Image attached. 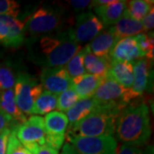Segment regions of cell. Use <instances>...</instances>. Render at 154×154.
<instances>
[{"label": "cell", "instance_id": "cell-8", "mask_svg": "<svg viewBox=\"0 0 154 154\" xmlns=\"http://www.w3.org/2000/svg\"><path fill=\"white\" fill-rule=\"evenodd\" d=\"M105 28L104 24L94 12L87 11L77 16L69 30L74 40L81 45L91 42Z\"/></svg>", "mask_w": 154, "mask_h": 154}, {"label": "cell", "instance_id": "cell-12", "mask_svg": "<svg viewBox=\"0 0 154 154\" xmlns=\"http://www.w3.org/2000/svg\"><path fill=\"white\" fill-rule=\"evenodd\" d=\"M133 66L134 82L131 89L140 96H142L145 92H152L153 82L152 61L144 57L134 63Z\"/></svg>", "mask_w": 154, "mask_h": 154}, {"label": "cell", "instance_id": "cell-7", "mask_svg": "<svg viewBox=\"0 0 154 154\" xmlns=\"http://www.w3.org/2000/svg\"><path fill=\"white\" fill-rule=\"evenodd\" d=\"M14 131L18 140L32 154L38 146L45 145L44 118L39 116H31Z\"/></svg>", "mask_w": 154, "mask_h": 154}, {"label": "cell", "instance_id": "cell-30", "mask_svg": "<svg viewBox=\"0 0 154 154\" xmlns=\"http://www.w3.org/2000/svg\"><path fill=\"white\" fill-rule=\"evenodd\" d=\"M6 154H32L28 149L22 145L16 136L14 129L11 130L8 146H7V152Z\"/></svg>", "mask_w": 154, "mask_h": 154}, {"label": "cell", "instance_id": "cell-21", "mask_svg": "<svg viewBox=\"0 0 154 154\" xmlns=\"http://www.w3.org/2000/svg\"><path fill=\"white\" fill-rule=\"evenodd\" d=\"M0 110L5 112L6 115L11 116L13 121L18 125L22 124L28 119L27 116L23 114L17 105L15 99L14 89H10L0 93Z\"/></svg>", "mask_w": 154, "mask_h": 154}, {"label": "cell", "instance_id": "cell-3", "mask_svg": "<svg viewBox=\"0 0 154 154\" xmlns=\"http://www.w3.org/2000/svg\"><path fill=\"white\" fill-rule=\"evenodd\" d=\"M122 110L110 106H102L93 111L75 125L69 127L66 136L100 137L114 136L116 121Z\"/></svg>", "mask_w": 154, "mask_h": 154}, {"label": "cell", "instance_id": "cell-35", "mask_svg": "<svg viewBox=\"0 0 154 154\" xmlns=\"http://www.w3.org/2000/svg\"><path fill=\"white\" fill-rule=\"evenodd\" d=\"M12 128H6L0 133V154H6L8 140Z\"/></svg>", "mask_w": 154, "mask_h": 154}, {"label": "cell", "instance_id": "cell-4", "mask_svg": "<svg viewBox=\"0 0 154 154\" xmlns=\"http://www.w3.org/2000/svg\"><path fill=\"white\" fill-rule=\"evenodd\" d=\"M69 17L66 10L55 5H44L28 17L25 23V33L31 38L57 33L65 30Z\"/></svg>", "mask_w": 154, "mask_h": 154}, {"label": "cell", "instance_id": "cell-14", "mask_svg": "<svg viewBox=\"0 0 154 154\" xmlns=\"http://www.w3.org/2000/svg\"><path fill=\"white\" fill-rule=\"evenodd\" d=\"M126 3L127 1L122 0H111L107 5L93 8L94 13L104 24L105 28H109L123 17Z\"/></svg>", "mask_w": 154, "mask_h": 154}, {"label": "cell", "instance_id": "cell-37", "mask_svg": "<svg viewBox=\"0 0 154 154\" xmlns=\"http://www.w3.org/2000/svg\"><path fill=\"white\" fill-rule=\"evenodd\" d=\"M8 33H9L8 27L0 20V43H2L4 45L5 44Z\"/></svg>", "mask_w": 154, "mask_h": 154}, {"label": "cell", "instance_id": "cell-27", "mask_svg": "<svg viewBox=\"0 0 154 154\" xmlns=\"http://www.w3.org/2000/svg\"><path fill=\"white\" fill-rule=\"evenodd\" d=\"M140 51L145 55V58L153 61L154 57V38L153 33L149 32V33H140L134 37Z\"/></svg>", "mask_w": 154, "mask_h": 154}, {"label": "cell", "instance_id": "cell-2", "mask_svg": "<svg viewBox=\"0 0 154 154\" xmlns=\"http://www.w3.org/2000/svg\"><path fill=\"white\" fill-rule=\"evenodd\" d=\"M114 134L124 145L144 146L148 143L152 128L147 105L138 99L125 106L116 118Z\"/></svg>", "mask_w": 154, "mask_h": 154}, {"label": "cell", "instance_id": "cell-25", "mask_svg": "<svg viewBox=\"0 0 154 154\" xmlns=\"http://www.w3.org/2000/svg\"><path fill=\"white\" fill-rule=\"evenodd\" d=\"M18 74L19 72L11 62L0 63V93L14 88Z\"/></svg>", "mask_w": 154, "mask_h": 154}, {"label": "cell", "instance_id": "cell-23", "mask_svg": "<svg viewBox=\"0 0 154 154\" xmlns=\"http://www.w3.org/2000/svg\"><path fill=\"white\" fill-rule=\"evenodd\" d=\"M57 96L44 90L33 105L32 115L39 116L47 115L57 109Z\"/></svg>", "mask_w": 154, "mask_h": 154}, {"label": "cell", "instance_id": "cell-17", "mask_svg": "<svg viewBox=\"0 0 154 154\" xmlns=\"http://www.w3.org/2000/svg\"><path fill=\"white\" fill-rule=\"evenodd\" d=\"M0 20L5 24L9 29L8 37L5 45L11 48H18L25 42V23L19 18L0 17Z\"/></svg>", "mask_w": 154, "mask_h": 154}, {"label": "cell", "instance_id": "cell-28", "mask_svg": "<svg viewBox=\"0 0 154 154\" xmlns=\"http://www.w3.org/2000/svg\"><path fill=\"white\" fill-rule=\"evenodd\" d=\"M79 97L72 88H69L57 96V109L60 112H66L79 100Z\"/></svg>", "mask_w": 154, "mask_h": 154}, {"label": "cell", "instance_id": "cell-38", "mask_svg": "<svg viewBox=\"0 0 154 154\" xmlns=\"http://www.w3.org/2000/svg\"><path fill=\"white\" fill-rule=\"evenodd\" d=\"M61 154H79V152L75 149V147L71 144L67 142V143L63 144V146H62Z\"/></svg>", "mask_w": 154, "mask_h": 154}, {"label": "cell", "instance_id": "cell-32", "mask_svg": "<svg viewBox=\"0 0 154 154\" xmlns=\"http://www.w3.org/2000/svg\"><path fill=\"white\" fill-rule=\"evenodd\" d=\"M69 5L71 6L73 11L75 12H80L82 13L87 11L86 10L89 11V9L92 8V1H88V0H72V1H69L68 2Z\"/></svg>", "mask_w": 154, "mask_h": 154}, {"label": "cell", "instance_id": "cell-29", "mask_svg": "<svg viewBox=\"0 0 154 154\" xmlns=\"http://www.w3.org/2000/svg\"><path fill=\"white\" fill-rule=\"evenodd\" d=\"M21 11L20 4L14 0H0V17L17 18Z\"/></svg>", "mask_w": 154, "mask_h": 154}, {"label": "cell", "instance_id": "cell-22", "mask_svg": "<svg viewBox=\"0 0 154 154\" xmlns=\"http://www.w3.org/2000/svg\"><path fill=\"white\" fill-rule=\"evenodd\" d=\"M110 63V58L97 57L92 54L88 50L84 58V68L86 74L105 77L107 75Z\"/></svg>", "mask_w": 154, "mask_h": 154}, {"label": "cell", "instance_id": "cell-16", "mask_svg": "<svg viewBox=\"0 0 154 154\" xmlns=\"http://www.w3.org/2000/svg\"><path fill=\"white\" fill-rule=\"evenodd\" d=\"M103 79L104 77L84 74L71 79V88L80 99L92 98Z\"/></svg>", "mask_w": 154, "mask_h": 154}, {"label": "cell", "instance_id": "cell-20", "mask_svg": "<svg viewBox=\"0 0 154 154\" xmlns=\"http://www.w3.org/2000/svg\"><path fill=\"white\" fill-rule=\"evenodd\" d=\"M110 29L118 40L128 37H135L143 32L140 21L134 20L124 15L118 22L110 27Z\"/></svg>", "mask_w": 154, "mask_h": 154}, {"label": "cell", "instance_id": "cell-6", "mask_svg": "<svg viewBox=\"0 0 154 154\" xmlns=\"http://www.w3.org/2000/svg\"><path fill=\"white\" fill-rule=\"evenodd\" d=\"M15 99L24 115H32L33 105L44 89L40 82L26 72H19L14 87Z\"/></svg>", "mask_w": 154, "mask_h": 154}, {"label": "cell", "instance_id": "cell-36", "mask_svg": "<svg viewBox=\"0 0 154 154\" xmlns=\"http://www.w3.org/2000/svg\"><path fill=\"white\" fill-rule=\"evenodd\" d=\"M33 154H59V152L46 145H44V146H38V148L33 152Z\"/></svg>", "mask_w": 154, "mask_h": 154}, {"label": "cell", "instance_id": "cell-1", "mask_svg": "<svg viewBox=\"0 0 154 154\" xmlns=\"http://www.w3.org/2000/svg\"><path fill=\"white\" fill-rule=\"evenodd\" d=\"M26 43L29 59L43 69L65 66L82 48L74 40L69 28L59 33L32 37Z\"/></svg>", "mask_w": 154, "mask_h": 154}, {"label": "cell", "instance_id": "cell-31", "mask_svg": "<svg viewBox=\"0 0 154 154\" xmlns=\"http://www.w3.org/2000/svg\"><path fill=\"white\" fill-rule=\"evenodd\" d=\"M116 154H154V148L151 145L144 146H134L122 144L117 149Z\"/></svg>", "mask_w": 154, "mask_h": 154}, {"label": "cell", "instance_id": "cell-13", "mask_svg": "<svg viewBox=\"0 0 154 154\" xmlns=\"http://www.w3.org/2000/svg\"><path fill=\"white\" fill-rule=\"evenodd\" d=\"M144 57L145 55L140 49L134 37L119 39L110 53L111 60L131 63H134Z\"/></svg>", "mask_w": 154, "mask_h": 154}, {"label": "cell", "instance_id": "cell-34", "mask_svg": "<svg viewBox=\"0 0 154 154\" xmlns=\"http://www.w3.org/2000/svg\"><path fill=\"white\" fill-rule=\"evenodd\" d=\"M144 32H151L154 27V9L153 7L149 11L148 14L140 21Z\"/></svg>", "mask_w": 154, "mask_h": 154}, {"label": "cell", "instance_id": "cell-19", "mask_svg": "<svg viewBox=\"0 0 154 154\" xmlns=\"http://www.w3.org/2000/svg\"><path fill=\"white\" fill-rule=\"evenodd\" d=\"M99 107L100 105L93 98L79 99L73 107L66 111L65 115L69 121V127L75 125Z\"/></svg>", "mask_w": 154, "mask_h": 154}, {"label": "cell", "instance_id": "cell-24", "mask_svg": "<svg viewBox=\"0 0 154 154\" xmlns=\"http://www.w3.org/2000/svg\"><path fill=\"white\" fill-rule=\"evenodd\" d=\"M153 1L131 0L126 3L124 16L136 21H141L153 7Z\"/></svg>", "mask_w": 154, "mask_h": 154}, {"label": "cell", "instance_id": "cell-5", "mask_svg": "<svg viewBox=\"0 0 154 154\" xmlns=\"http://www.w3.org/2000/svg\"><path fill=\"white\" fill-rule=\"evenodd\" d=\"M140 97L131 88H124L110 77L105 76L92 98L102 106H110L122 110L125 106L138 100Z\"/></svg>", "mask_w": 154, "mask_h": 154}, {"label": "cell", "instance_id": "cell-15", "mask_svg": "<svg viewBox=\"0 0 154 154\" xmlns=\"http://www.w3.org/2000/svg\"><path fill=\"white\" fill-rule=\"evenodd\" d=\"M117 41V38L109 28L102 31L87 45L92 54L100 57L110 58V53Z\"/></svg>", "mask_w": 154, "mask_h": 154}, {"label": "cell", "instance_id": "cell-9", "mask_svg": "<svg viewBox=\"0 0 154 154\" xmlns=\"http://www.w3.org/2000/svg\"><path fill=\"white\" fill-rule=\"evenodd\" d=\"M65 139L79 154H116L117 151V141L114 136H66Z\"/></svg>", "mask_w": 154, "mask_h": 154}, {"label": "cell", "instance_id": "cell-10", "mask_svg": "<svg viewBox=\"0 0 154 154\" xmlns=\"http://www.w3.org/2000/svg\"><path fill=\"white\" fill-rule=\"evenodd\" d=\"M45 145L59 152L64 143L69 121L66 115L60 111H52L44 118Z\"/></svg>", "mask_w": 154, "mask_h": 154}, {"label": "cell", "instance_id": "cell-18", "mask_svg": "<svg viewBox=\"0 0 154 154\" xmlns=\"http://www.w3.org/2000/svg\"><path fill=\"white\" fill-rule=\"evenodd\" d=\"M106 76L111 78L124 88H131L134 82L133 63L111 60Z\"/></svg>", "mask_w": 154, "mask_h": 154}, {"label": "cell", "instance_id": "cell-26", "mask_svg": "<svg viewBox=\"0 0 154 154\" xmlns=\"http://www.w3.org/2000/svg\"><path fill=\"white\" fill-rule=\"evenodd\" d=\"M88 51V45L82 47L76 54L73 56L71 59L65 64L64 68L71 79L86 74L84 68V58Z\"/></svg>", "mask_w": 154, "mask_h": 154}, {"label": "cell", "instance_id": "cell-11", "mask_svg": "<svg viewBox=\"0 0 154 154\" xmlns=\"http://www.w3.org/2000/svg\"><path fill=\"white\" fill-rule=\"evenodd\" d=\"M39 81L44 90L57 96L71 88V78L64 66L43 69Z\"/></svg>", "mask_w": 154, "mask_h": 154}, {"label": "cell", "instance_id": "cell-33", "mask_svg": "<svg viewBox=\"0 0 154 154\" xmlns=\"http://www.w3.org/2000/svg\"><path fill=\"white\" fill-rule=\"evenodd\" d=\"M17 126H19V125L13 121V119L11 116L6 115L5 112H3L0 110V133L4 131L6 128L14 129Z\"/></svg>", "mask_w": 154, "mask_h": 154}]
</instances>
